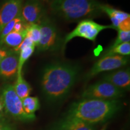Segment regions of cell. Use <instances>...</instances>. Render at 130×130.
I'll return each mask as SVG.
<instances>
[{
  "label": "cell",
  "mask_w": 130,
  "mask_h": 130,
  "mask_svg": "<svg viewBox=\"0 0 130 130\" xmlns=\"http://www.w3.org/2000/svg\"><path fill=\"white\" fill-rule=\"evenodd\" d=\"M80 68L72 63L58 61L46 65L41 78L42 93L50 102L63 100L72 90L78 78Z\"/></svg>",
  "instance_id": "obj_1"
},
{
  "label": "cell",
  "mask_w": 130,
  "mask_h": 130,
  "mask_svg": "<svg viewBox=\"0 0 130 130\" xmlns=\"http://www.w3.org/2000/svg\"><path fill=\"white\" fill-rule=\"evenodd\" d=\"M121 106L118 100L82 99L71 104L64 117L77 119L95 125L113 117L121 110Z\"/></svg>",
  "instance_id": "obj_2"
},
{
  "label": "cell",
  "mask_w": 130,
  "mask_h": 130,
  "mask_svg": "<svg viewBox=\"0 0 130 130\" xmlns=\"http://www.w3.org/2000/svg\"><path fill=\"white\" fill-rule=\"evenodd\" d=\"M101 6L96 0H51L50 9L64 20L76 21L101 15Z\"/></svg>",
  "instance_id": "obj_3"
},
{
  "label": "cell",
  "mask_w": 130,
  "mask_h": 130,
  "mask_svg": "<svg viewBox=\"0 0 130 130\" xmlns=\"http://www.w3.org/2000/svg\"><path fill=\"white\" fill-rule=\"evenodd\" d=\"M0 101L6 113L17 121L28 122L35 121V115H28L24 111L22 101L18 96L13 85L5 84L0 92Z\"/></svg>",
  "instance_id": "obj_4"
},
{
  "label": "cell",
  "mask_w": 130,
  "mask_h": 130,
  "mask_svg": "<svg viewBox=\"0 0 130 130\" xmlns=\"http://www.w3.org/2000/svg\"><path fill=\"white\" fill-rule=\"evenodd\" d=\"M108 28H113L111 25H105L98 24L90 19H83L78 24L77 27L65 37L63 42L64 50L66 44L75 37H82L86 39L95 42L98 35L102 30Z\"/></svg>",
  "instance_id": "obj_5"
},
{
  "label": "cell",
  "mask_w": 130,
  "mask_h": 130,
  "mask_svg": "<svg viewBox=\"0 0 130 130\" xmlns=\"http://www.w3.org/2000/svg\"><path fill=\"white\" fill-rule=\"evenodd\" d=\"M124 91L107 81L102 80L91 84L81 94L82 99H96L102 100H115L123 95Z\"/></svg>",
  "instance_id": "obj_6"
},
{
  "label": "cell",
  "mask_w": 130,
  "mask_h": 130,
  "mask_svg": "<svg viewBox=\"0 0 130 130\" xmlns=\"http://www.w3.org/2000/svg\"><path fill=\"white\" fill-rule=\"evenodd\" d=\"M40 38L37 45V51H53L58 47L59 43L58 31L55 24L48 16L42 19L40 24Z\"/></svg>",
  "instance_id": "obj_7"
},
{
  "label": "cell",
  "mask_w": 130,
  "mask_h": 130,
  "mask_svg": "<svg viewBox=\"0 0 130 130\" xmlns=\"http://www.w3.org/2000/svg\"><path fill=\"white\" fill-rule=\"evenodd\" d=\"M129 61L128 56L111 55L101 57L86 75L87 79H90L98 74L106 71H111L123 67Z\"/></svg>",
  "instance_id": "obj_8"
},
{
  "label": "cell",
  "mask_w": 130,
  "mask_h": 130,
  "mask_svg": "<svg viewBox=\"0 0 130 130\" xmlns=\"http://www.w3.org/2000/svg\"><path fill=\"white\" fill-rule=\"evenodd\" d=\"M20 16L26 24H39L46 16V7L41 0H27L22 4Z\"/></svg>",
  "instance_id": "obj_9"
},
{
  "label": "cell",
  "mask_w": 130,
  "mask_h": 130,
  "mask_svg": "<svg viewBox=\"0 0 130 130\" xmlns=\"http://www.w3.org/2000/svg\"><path fill=\"white\" fill-rule=\"evenodd\" d=\"M23 0H3L0 4V34L9 22L20 16Z\"/></svg>",
  "instance_id": "obj_10"
},
{
  "label": "cell",
  "mask_w": 130,
  "mask_h": 130,
  "mask_svg": "<svg viewBox=\"0 0 130 130\" xmlns=\"http://www.w3.org/2000/svg\"><path fill=\"white\" fill-rule=\"evenodd\" d=\"M19 53L12 51L0 63V78L10 80L16 77L18 67Z\"/></svg>",
  "instance_id": "obj_11"
},
{
  "label": "cell",
  "mask_w": 130,
  "mask_h": 130,
  "mask_svg": "<svg viewBox=\"0 0 130 130\" xmlns=\"http://www.w3.org/2000/svg\"><path fill=\"white\" fill-rule=\"evenodd\" d=\"M102 80L107 81L122 90L130 88V71L129 68L113 71L103 76Z\"/></svg>",
  "instance_id": "obj_12"
},
{
  "label": "cell",
  "mask_w": 130,
  "mask_h": 130,
  "mask_svg": "<svg viewBox=\"0 0 130 130\" xmlns=\"http://www.w3.org/2000/svg\"><path fill=\"white\" fill-rule=\"evenodd\" d=\"M94 125L81 120L64 117L52 126L50 130H95Z\"/></svg>",
  "instance_id": "obj_13"
},
{
  "label": "cell",
  "mask_w": 130,
  "mask_h": 130,
  "mask_svg": "<svg viewBox=\"0 0 130 130\" xmlns=\"http://www.w3.org/2000/svg\"><path fill=\"white\" fill-rule=\"evenodd\" d=\"M101 9L102 12L107 14L110 18L113 28L117 30L119 25L121 23L130 19V14L128 13L115 9L108 4H102Z\"/></svg>",
  "instance_id": "obj_14"
},
{
  "label": "cell",
  "mask_w": 130,
  "mask_h": 130,
  "mask_svg": "<svg viewBox=\"0 0 130 130\" xmlns=\"http://www.w3.org/2000/svg\"><path fill=\"white\" fill-rule=\"evenodd\" d=\"M26 36H27L26 29L20 32L12 31L0 42V46L7 49L13 48V51L16 52L19 46V45H21V43H22Z\"/></svg>",
  "instance_id": "obj_15"
},
{
  "label": "cell",
  "mask_w": 130,
  "mask_h": 130,
  "mask_svg": "<svg viewBox=\"0 0 130 130\" xmlns=\"http://www.w3.org/2000/svg\"><path fill=\"white\" fill-rule=\"evenodd\" d=\"M13 87L16 94L21 100L29 96L32 90L30 84L24 78L22 74H17L16 80Z\"/></svg>",
  "instance_id": "obj_16"
},
{
  "label": "cell",
  "mask_w": 130,
  "mask_h": 130,
  "mask_svg": "<svg viewBox=\"0 0 130 130\" xmlns=\"http://www.w3.org/2000/svg\"><path fill=\"white\" fill-rule=\"evenodd\" d=\"M22 101L24 111L28 115H35V112L40 108V102L37 97L28 96Z\"/></svg>",
  "instance_id": "obj_17"
},
{
  "label": "cell",
  "mask_w": 130,
  "mask_h": 130,
  "mask_svg": "<svg viewBox=\"0 0 130 130\" xmlns=\"http://www.w3.org/2000/svg\"><path fill=\"white\" fill-rule=\"evenodd\" d=\"M130 54V43L124 42L117 45L114 48L106 50L103 53L102 57L111 56V55H119V56H128Z\"/></svg>",
  "instance_id": "obj_18"
},
{
  "label": "cell",
  "mask_w": 130,
  "mask_h": 130,
  "mask_svg": "<svg viewBox=\"0 0 130 130\" xmlns=\"http://www.w3.org/2000/svg\"><path fill=\"white\" fill-rule=\"evenodd\" d=\"M36 46H30L24 48L19 51V59H18V67L17 74H22V68L26 61L32 56L35 51Z\"/></svg>",
  "instance_id": "obj_19"
},
{
  "label": "cell",
  "mask_w": 130,
  "mask_h": 130,
  "mask_svg": "<svg viewBox=\"0 0 130 130\" xmlns=\"http://www.w3.org/2000/svg\"><path fill=\"white\" fill-rule=\"evenodd\" d=\"M27 36L31 40L35 43L36 46L38 45L40 38V30L39 24H27Z\"/></svg>",
  "instance_id": "obj_20"
},
{
  "label": "cell",
  "mask_w": 130,
  "mask_h": 130,
  "mask_svg": "<svg viewBox=\"0 0 130 130\" xmlns=\"http://www.w3.org/2000/svg\"><path fill=\"white\" fill-rule=\"evenodd\" d=\"M118 34L116 39L109 48L107 50H110L116 46L117 45L121 44V43H124V42H129L130 40V31H124L118 30Z\"/></svg>",
  "instance_id": "obj_21"
},
{
  "label": "cell",
  "mask_w": 130,
  "mask_h": 130,
  "mask_svg": "<svg viewBox=\"0 0 130 130\" xmlns=\"http://www.w3.org/2000/svg\"><path fill=\"white\" fill-rule=\"evenodd\" d=\"M21 16H18V17L14 18L13 20L9 22L7 25H6L3 29L2 31H1V34H0V42H1L3 40V39L7 35H9L10 32H11L13 30L14 26L15 25L16 22L21 20Z\"/></svg>",
  "instance_id": "obj_22"
},
{
  "label": "cell",
  "mask_w": 130,
  "mask_h": 130,
  "mask_svg": "<svg viewBox=\"0 0 130 130\" xmlns=\"http://www.w3.org/2000/svg\"><path fill=\"white\" fill-rule=\"evenodd\" d=\"M0 130H16V128L2 116L0 118Z\"/></svg>",
  "instance_id": "obj_23"
},
{
  "label": "cell",
  "mask_w": 130,
  "mask_h": 130,
  "mask_svg": "<svg viewBox=\"0 0 130 130\" xmlns=\"http://www.w3.org/2000/svg\"><path fill=\"white\" fill-rule=\"evenodd\" d=\"M13 50H9V49L6 48L4 47L0 46V63L4 58L7 56Z\"/></svg>",
  "instance_id": "obj_24"
},
{
  "label": "cell",
  "mask_w": 130,
  "mask_h": 130,
  "mask_svg": "<svg viewBox=\"0 0 130 130\" xmlns=\"http://www.w3.org/2000/svg\"><path fill=\"white\" fill-rule=\"evenodd\" d=\"M3 109V104L2 103H1V102L0 101V115H1V111H2V110Z\"/></svg>",
  "instance_id": "obj_25"
},
{
  "label": "cell",
  "mask_w": 130,
  "mask_h": 130,
  "mask_svg": "<svg viewBox=\"0 0 130 130\" xmlns=\"http://www.w3.org/2000/svg\"><path fill=\"white\" fill-rule=\"evenodd\" d=\"M2 116H3V115H2V114H1V115H0V118H1V117H2Z\"/></svg>",
  "instance_id": "obj_26"
},
{
  "label": "cell",
  "mask_w": 130,
  "mask_h": 130,
  "mask_svg": "<svg viewBox=\"0 0 130 130\" xmlns=\"http://www.w3.org/2000/svg\"><path fill=\"white\" fill-rule=\"evenodd\" d=\"M101 130H105V128H102V129H101Z\"/></svg>",
  "instance_id": "obj_27"
},
{
  "label": "cell",
  "mask_w": 130,
  "mask_h": 130,
  "mask_svg": "<svg viewBox=\"0 0 130 130\" xmlns=\"http://www.w3.org/2000/svg\"><path fill=\"white\" fill-rule=\"evenodd\" d=\"M41 1H43V0H41ZM43 1H47V0H43Z\"/></svg>",
  "instance_id": "obj_28"
}]
</instances>
